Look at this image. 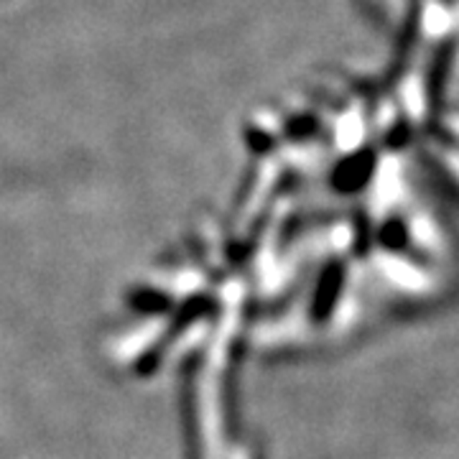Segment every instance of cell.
<instances>
[{"label":"cell","instance_id":"obj_2","mask_svg":"<svg viewBox=\"0 0 459 459\" xmlns=\"http://www.w3.org/2000/svg\"><path fill=\"white\" fill-rule=\"evenodd\" d=\"M452 54H455V47H452V44H444L442 49L437 51V56H434V62H431V69H429L427 100L431 120L437 117V110H442L444 105L446 80H449V72H452Z\"/></svg>","mask_w":459,"mask_h":459},{"label":"cell","instance_id":"obj_1","mask_svg":"<svg viewBox=\"0 0 459 459\" xmlns=\"http://www.w3.org/2000/svg\"><path fill=\"white\" fill-rule=\"evenodd\" d=\"M373 171H376V153L370 148H365V151H358V153L347 156L342 164L334 169L332 184H334V189L347 192V195L350 192H360L362 186L370 181Z\"/></svg>","mask_w":459,"mask_h":459}]
</instances>
